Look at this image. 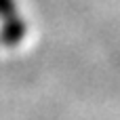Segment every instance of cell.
<instances>
[{
    "label": "cell",
    "instance_id": "cell-1",
    "mask_svg": "<svg viewBox=\"0 0 120 120\" xmlns=\"http://www.w3.org/2000/svg\"><path fill=\"white\" fill-rule=\"evenodd\" d=\"M27 23L17 6V0H0V44L13 49L25 38Z\"/></svg>",
    "mask_w": 120,
    "mask_h": 120
}]
</instances>
